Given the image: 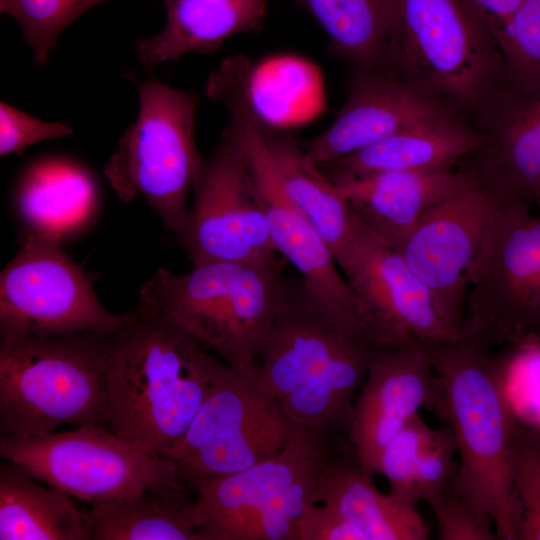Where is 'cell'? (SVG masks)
Here are the masks:
<instances>
[{
	"label": "cell",
	"instance_id": "37",
	"mask_svg": "<svg viewBox=\"0 0 540 540\" xmlns=\"http://www.w3.org/2000/svg\"><path fill=\"white\" fill-rule=\"evenodd\" d=\"M487 18L499 43L503 30L523 0H472ZM500 46V45H499Z\"/></svg>",
	"mask_w": 540,
	"mask_h": 540
},
{
	"label": "cell",
	"instance_id": "5",
	"mask_svg": "<svg viewBox=\"0 0 540 540\" xmlns=\"http://www.w3.org/2000/svg\"><path fill=\"white\" fill-rule=\"evenodd\" d=\"M287 260L270 257L193 266L184 274L158 268L139 302L173 322L237 372L250 375L281 311Z\"/></svg>",
	"mask_w": 540,
	"mask_h": 540
},
{
	"label": "cell",
	"instance_id": "4",
	"mask_svg": "<svg viewBox=\"0 0 540 540\" xmlns=\"http://www.w3.org/2000/svg\"><path fill=\"white\" fill-rule=\"evenodd\" d=\"M381 71L475 117L506 85L497 38L472 0H390Z\"/></svg>",
	"mask_w": 540,
	"mask_h": 540
},
{
	"label": "cell",
	"instance_id": "3",
	"mask_svg": "<svg viewBox=\"0 0 540 540\" xmlns=\"http://www.w3.org/2000/svg\"><path fill=\"white\" fill-rule=\"evenodd\" d=\"M424 346L442 384L436 413L448 420L457 443L453 484L491 517L499 540H519L512 472L519 418L506 392L504 361L493 346L466 333Z\"/></svg>",
	"mask_w": 540,
	"mask_h": 540
},
{
	"label": "cell",
	"instance_id": "12",
	"mask_svg": "<svg viewBox=\"0 0 540 540\" xmlns=\"http://www.w3.org/2000/svg\"><path fill=\"white\" fill-rule=\"evenodd\" d=\"M459 333L495 347L540 341V216L492 209Z\"/></svg>",
	"mask_w": 540,
	"mask_h": 540
},
{
	"label": "cell",
	"instance_id": "9",
	"mask_svg": "<svg viewBox=\"0 0 540 540\" xmlns=\"http://www.w3.org/2000/svg\"><path fill=\"white\" fill-rule=\"evenodd\" d=\"M0 455L71 497L106 502L156 491L189 500L170 459L122 439L103 424L26 439L0 437Z\"/></svg>",
	"mask_w": 540,
	"mask_h": 540
},
{
	"label": "cell",
	"instance_id": "18",
	"mask_svg": "<svg viewBox=\"0 0 540 540\" xmlns=\"http://www.w3.org/2000/svg\"><path fill=\"white\" fill-rule=\"evenodd\" d=\"M441 391L423 343L389 347L374 360L355 399L349 432L366 473L376 475L380 453L420 409L437 411Z\"/></svg>",
	"mask_w": 540,
	"mask_h": 540
},
{
	"label": "cell",
	"instance_id": "6",
	"mask_svg": "<svg viewBox=\"0 0 540 540\" xmlns=\"http://www.w3.org/2000/svg\"><path fill=\"white\" fill-rule=\"evenodd\" d=\"M110 334L0 339V434L26 439L62 425L106 424Z\"/></svg>",
	"mask_w": 540,
	"mask_h": 540
},
{
	"label": "cell",
	"instance_id": "33",
	"mask_svg": "<svg viewBox=\"0 0 540 540\" xmlns=\"http://www.w3.org/2000/svg\"><path fill=\"white\" fill-rule=\"evenodd\" d=\"M456 475V474H455ZM426 502L437 521L440 540H499L491 517L455 488L453 479Z\"/></svg>",
	"mask_w": 540,
	"mask_h": 540
},
{
	"label": "cell",
	"instance_id": "15",
	"mask_svg": "<svg viewBox=\"0 0 540 540\" xmlns=\"http://www.w3.org/2000/svg\"><path fill=\"white\" fill-rule=\"evenodd\" d=\"M492 209L484 195L470 186L429 209L395 247L457 333Z\"/></svg>",
	"mask_w": 540,
	"mask_h": 540
},
{
	"label": "cell",
	"instance_id": "10",
	"mask_svg": "<svg viewBox=\"0 0 540 540\" xmlns=\"http://www.w3.org/2000/svg\"><path fill=\"white\" fill-rule=\"evenodd\" d=\"M250 375L227 366L179 440L161 455L190 489L282 452L298 430Z\"/></svg>",
	"mask_w": 540,
	"mask_h": 540
},
{
	"label": "cell",
	"instance_id": "16",
	"mask_svg": "<svg viewBox=\"0 0 540 540\" xmlns=\"http://www.w3.org/2000/svg\"><path fill=\"white\" fill-rule=\"evenodd\" d=\"M225 107L230 113V126L247 152L277 253L300 272L305 284L316 295L364 326L354 295L346 279L339 274L328 244L285 195L265 142L263 126L249 98L233 97Z\"/></svg>",
	"mask_w": 540,
	"mask_h": 540
},
{
	"label": "cell",
	"instance_id": "31",
	"mask_svg": "<svg viewBox=\"0 0 540 540\" xmlns=\"http://www.w3.org/2000/svg\"><path fill=\"white\" fill-rule=\"evenodd\" d=\"M512 472L521 511L519 540H540V427L520 419L514 436Z\"/></svg>",
	"mask_w": 540,
	"mask_h": 540
},
{
	"label": "cell",
	"instance_id": "11",
	"mask_svg": "<svg viewBox=\"0 0 540 540\" xmlns=\"http://www.w3.org/2000/svg\"><path fill=\"white\" fill-rule=\"evenodd\" d=\"M62 240L28 230L0 275L1 337L112 334L125 314L109 312L93 280L62 247Z\"/></svg>",
	"mask_w": 540,
	"mask_h": 540
},
{
	"label": "cell",
	"instance_id": "30",
	"mask_svg": "<svg viewBox=\"0 0 540 540\" xmlns=\"http://www.w3.org/2000/svg\"><path fill=\"white\" fill-rule=\"evenodd\" d=\"M103 1L106 0H0V12L19 23L25 41L33 50L35 63L43 65L60 34Z\"/></svg>",
	"mask_w": 540,
	"mask_h": 540
},
{
	"label": "cell",
	"instance_id": "36",
	"mask_svg": "<svg viewBox=\"0 0 540 540\" xmlns=\"http://www.w3.org/2000/svg\"><path fill=\"white\" fill-rule=\"evenodd\" d=\"M295 540H365V536L323 503L306 507L297 522Z\"/></svg>",
	"mask_w": 540,
	"mask_h": 540
},
{
	"label": "cell",
	"instance_id": "2",
	"mask_svg": "<svg viewBox=\"0 0 540 540\" xmlns=\"http://www.w3.org/2000/svg\"><path fill=\"white\" fill-rule=\"evenodd\" d=\"M110 334L109 430L161 455L184 434L228 366L191 334L140 303Z\"/></svg>",
	"mask_w": 540,
	"mask_h": 540
},
{
	"label": "cell",
	"instance_id": "24",
	"mask_svg": "<svg viewBox=\"0 0 540 540\" xmlns=\"http://www.w3.org/2000/svg\"><path fill=\"white\" fill-rule=\"evenodd\" d=\"M263 134L285 195L337 260L352 233L354 211L350 203L294 139L269 132L264 126Z\"/></svg>",
	"mask_w": 540,
	"mask_h": 540
},
{
	"label": "cell",
	"instance_id": "13",
	"mask_svg": "<svg viewBox=\"0 0 540 540\" xmlns=\"http://www.w3.org/2000/svg\"><path fill=\"white\" fill-rule=\"evenodd\" d=\"M193 190L186 224L178 233L193 266L278 254L247 152L230 125L204 158Z\"/></svg>",
	"mask_w": 540,
	"mask_h": 540
},
{
	"label": "cell",
	"instance_id": "21",
	"mask_svg": "<svg viewBox=\"0 0 540 540\" xmlns=\"http://www.w3.org/2000/svg\"><path fill=\"white\" fill-rule=\"evenodd\" d=\"M360 465L350 440L333 452L322 471L319 503L360 530L365 540H426L429 528L412 506L390 492L381 493Z\"/></svg>",
	"mask_w": 540,
	"mask_h": 540
},
{
	"label": "cell",
	"instance_id": "23",
	"mask_svg": "<svg viewBox=\"0 0 540 540\" xmlns=\"http://www.w3.org/2000/svg\"><path fill=\"white\" fill-rule=\"evenodd\" d=\"M273 0H163L166 23L156 35L135 44L146 69L181 56L211 53L229 37L261 27Z\"/></svg>",
	"mask_w": 540,
	"mask_h": 540
},
{
	"label": "cell",
	"instance_id": "29",
	"mask_svg": "<svg viewBox=\"0 0 540 540\" xmlns=\"http://www.w3.org/2000/svg\"><path fill=\"white\" fill-rule=\"evenodd\" d=\"M499 45L506 86L521 94H540V0L521 2L509 18Z\"/></svg>",
	"mask_w": 540,
	"mask_h": 540
},
{
	"label": "cell",
	"instance_id": "1",
	"mask_svg": "<svg viewBox=\"0 0 540 540\" xmlns=\"http://www.w3.org/2000/svg\"><path fill=\"white\" fill-rule=\"evenodd\" d=\"M387 348L302 278L288 277L250 376L298 427L349 438L357 389Z\"/></svg>",
	"mask_w": 540,
	"mask_h": 540
},
{
	"label": "cell",
	"instance_id": "19",
	"mask_svg": "<svg viewBox=\"0 0 540 540\" xmlns=\"http://www.w3.org/2000/svg\"><path fill=\"white\" fill-rule=\"evenodd\" d=\"M459 114L423 89L381 70H355L347 102L333 123L304 149L324 165L400 131Z\"/></svg>",
	"mask_w": 540,
	"mask_h": 540
},
{
	"label": "cell",
	"instance_id": "20",
	"mask_svg": "<svg viewBox=\"0 0 540 540\" xmlns=\"http://www.w3.org/2000/svg\"><path fill=\"white\" fill-rule=\"evenodd\" d=\"M332 181L359 218L393 248L429 209L471 186L452 169L385 171Z\"/></svg>",
	"mask_w": 540,
	"mask_h": 540
},
{
	"label": "cell",
	"instance_id": "34",
	"mask_svg": "<svg viewBox=\"0 0 540 540\" xmlns=\"http://www.w3.org/2000/svg\"><path fill=\"white\" fill-rule=\"evenodd\" d=\"M456 453L457 443L452 427L446 425L435 429L414 471L412 500L415 505L420 500L427 501L443 489L457 473L459 463L454 460Z\"/></svg>",
	"mask_w": 540,
	"mask_h": 540
},
{
	"label": "cell",
	"instance_id": "26",
	"mask_svg": "<svg viewBox=\"0 0 540 540\" xmlns=\"http://www.w3.org/2000/svg\"><path fill=\"white\" fill-rule=\"evenodd\" d=\"M96 191L80 167L61 160L33 166L17 193L23 229L60 240L80 229L91 217Z\"/></svg>",
	"mask_w": 540,
	"mask_h": 540
},
{
	"label": "cell",
	"instance_id": "35",
	"mask_svg": "<svg viewBox=\"0 0 540 540\" xmlns=\"http://www.w3.org/2000/svg\"><path fill=\"white\" fill-rule=\"evenodd\" d=\"M73 129L61 122H45L0 103V155L21 154L35 143L71 135Z\"/></svg>",
	"mask_w": 540,
	"mask_h": 540
},
{
	"label": "cell",
	"instance_id": "27",
	"mask_svg": "<svg viewBox=\"0 0 540 540\" xmlns=\"http://www.w3.org/2000/svg\"><path fill=\"white\" fill-rule=\"evenodd\" d=\"M190 503L156 491L92 503L89 540H200Z\"/></svg>",
	"mask_w": 540,
	"mask_h": 540
},
{
	"label": "cell",
	"instance_id": "32",
	"mask_svg": "<svg viewBox=\"0 0 540 540\" xmlns=\"http://www.w3.org/2000/svg\"><path fill=\"white\" fill-rule=\"evenodd\" d=\"M434 430L418 414L387 443L376 463L375 473L387 479L390 493L412 506L414 471Z\"/></svg>",
	"mask_w": 540,
	"mask_h": 540
},
{
	"label": "cell",
	"instance_id": "28",
	"mask_svg": "<svg viewBox=\"0 0 540 540\" xmlns=\"http://www.w3.org/2000/svg\"><path fill=\"white\" fill-rule=\"evenodd\" d=\"M322 27L331 51L355 70H379L390 0H299Z\"/></svg>",
	"mask_w": 540,
	"mask_h": 540
},
{
	"label": "cell",
	"instance_id": "8",
	"mask_svg": "<svg viewBox=\"0 0 540 540\" xmlns=\"http://www.w3.org/2000/svg\"><path fill=\"white\" fill-rule=\"evenodd\" d=\"M139 110L104 166L123 202L142 196L169 231L180 233L204 158L195 142L198 98L157 80L138 84Z\"/></svg>",
	"mask_w": 540,
	"mask_h": 540
},
{
	"label": "cell",
	"instance_id": "25",
	"mask_svg": "<svg viewBox=\"0 0 540 540\" xmlns=\"http://www.w3.org/2000/svg\"><path fill=\"white\" fill-rule=\"evenodd\" d=\"M21 466L0 464V540H89L85 512Z\"/></svg>",
	"mask_w": 540,
	"mask_h": 540
},
{
	"label": "cell",
	"instance_id": "17",
	"mask_svg": "<svg viewBox=\"0 0 540 540\" xmlns=\"http://www.w3.org/2000/svg\"><path fill=\"white\" fill-rule=\"evenodd\" d=\"M474 119L480 144L456 170L494 209L540 205V94L505 85Z\"/></svg>",
	"mask_w": 540,
	"mask_h": 540
},
{
	"label": "cell",
	"instance_id": "7",
	"mask_svg": "<svg viewBox=\"0 0 540 540\" xmlns=\"http://www.w3.org/2000/svg\"><path fill=\"white\" fill-rule=\"evenodd\" d=\"M348 438L299 427L278 455L241 472L197 484L190 512L200 540H295L319 479Z\"/></svg>",
	"mask_w": 540,
	"mask_h": 540
},
{
	"label": "cell",
	"instance_id": "14",
	"mask_svg": "<svg viewBox=\"0 0 540 540\" xmlns=\"http://www.w3.org/2000/svg\"><path fill=\"white\" fill-rule=\"evenodd\" d=\"M336 262L364 326L380 344L427 345L459 335L445 322L430 291L400 253L355 212L350 239Z\"/></svg>",
	"mask_w": 540,
	"mask_h": 540
},
{
	"label": "cell",
	"instance_id": "22",
	"mask_svg": "<svg viewBox=\"0 0 540 540\" xmlns=\"http://www.w3.org/2000/svg\"><path fill=\"white\" fill-rule=\"evenodd\" d=\"M480 140L475 125L454 113L405 129L319 167L331 180L385 171L451 170Z\"/></svg>",
	"mask_w": 540,
	"mask_h": 540
}]
</instances>
